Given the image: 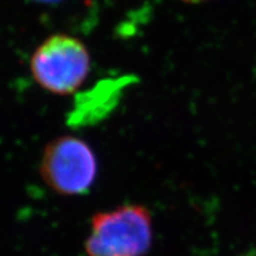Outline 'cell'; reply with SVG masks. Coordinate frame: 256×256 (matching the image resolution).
I'll return each mask as SVG.
<instances>
[{"label": "cell", "mask_w": 256, "mask_h": 256, "mask_svg": "<svg viewBox=\"0 0 256 256\" xmlns=\"http://www.w3.org/2000/svg\"><path fill=\"white\" fill-rule=\"evenodd\" d=\"M92 68L87 46L68 34L46 37L34 49L30 58V72L34 82L55 95L76 94Z\"/></svg>", "instance_id": "obj_1"}, {"label": "cell", "mask_w": 256, "mask_h": 256, "mask_svg": "<svg viewBox=\"0 0 256 256\" xmlns=\"http://www.w3.org/2000/svg\"><path fill=\"white\" fill-rule=\"evenodd\" d=\"M152 243V218L142 206H122L92 218L88 256H145Z\"/></svg>", "instance_id": "obj_2"}, {"label": "cell", "mask_w": 256, "mask_h": 256, "mask_svg": "<svg viewBox=\"0 0 256 256\" xmlns=\"http://www.w3.org/2000/svg\"><path fill=\"white\" fill-rule=\"evenodd\" d=\"M40 172L44 182L64 196L84 194L94 184L98 160L92 148L75 136H62L46 144Z\"/></svg>", "instance_id": "obj_3"}, {"label": "cell", "mask_w": 256, "mask_h": 256, "mask_svg": "<svg viewBox=\"0 0 256 256\" xmlns=\"http://www.w3.org/2000/svg\"><path fill=\"white\" fill-rule=\"evenodd\" d=\"M133 83L132 76L106 78L88 90L78 92L66 124L72 128L94 126L104 120L118 107L126 89Z\"/></svg>", "instance_id": "obj_4"}, {"label": "cell", "mask_w": 256, "mask_h": 256, "mask_svg": "<svg viewBox=\"0 0 256 256\" xmlns=\"http://www.w3.org/2000/svg\"><path fill=\"white\" fill-rule=\"evenodd\" d=\"M31 2H37V4L51 5V4H57V2H62V0H31Z\"/></svg>", "instance_id": "obj_5"}, {"label": "cell", "mask_w": 256, "mask_h": 256, "mask_svg": "<svg viewBox=\"0 0 256 256\" xmlns=\"http://www.w3.org/2000/svg\"><path fill=\"white\" fill-rule=\"evenodd\" d=\"M180 2H186V4H202V2H210V0H180Z\"/></svg>", "instance_id": "obj_6"}, {"label": "cell", "mask_w": 256, "mask_h": 256, "mask_svg": "<svg viewBox=\"0 0 256 256\" xmlns=\"http://www.w3.org/2000/svg\"><path fill=\"white\" fill-rule=\"evenodd\" d=\"M241 256H256V250H254V252H247V254H243V255H241Z\"/></svg>", "instance_id": "obj_7"}]
</instances>
